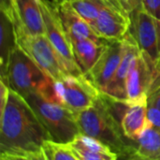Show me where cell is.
I'll return each instance as SVG.
<instances>
[{
    "label": "cell",
    "mask_w": 160,
    "mask_h": 160,
    "mask_svg": "<svg viewBox=\"0 0 160 160\" xmlns=\"http://www.w3.org/2000/svg\"><path fill=\"white\" fill-rule=\"evenodd\" d=\"M49 133L21 95L9 89L4 110L0 112V154L16 155L42 149Z\"/></svg>",
    "instance_id": "6da1fadb"
},
{
    "label": "cell",
    "mask_w": 160,
    "mask_h": 160,
    "mask_svg": "<svg viewBox=\"0 0 160 160\" xmlns=\"http://www.w3.org/2000/svg\"><path fill=\"white\" fill-rule=\"evenodd\" d=\"M75 116L81 134L102 142L120 158H127L136 153L134 142L124 135L104 94H100L92 107L76 112Z\"/></svg>",
    "instance_id": "7a4b0ae2"
},
{
    "label": "cell",
    "mask_w": 160,
    "mask_h": 160,
    "mask_svg": "<svg viewBox=\"0 0 160 160\" xmlns=\"http://www.w3.org/2000/svg\"><path fill=\"white\" fill-rule=\"evenodd\" d=\"M24 99L49 133L52 142L68 144L81 134L75 112L66 106L50 101L38 93H31Z\"/></svg>",
    "instance_id": "3957f363"
},
{
    "label": "cell",
    "mask_w": 160,
    "mask_h": 160,
    "mask_svg": "<svg viewBox=\"0 0 160 160\" xmlns=\"http://www.w3.org/2000/svg\"><path fill=\"white\" fill-rule=\"evenodd\" d=\"M0 80L22 98L31 93L46 96L54 81L19 47L11 52L6 76Z\"/></svg>",
    "instance_id": "277c9868"
},
{
    "label": "cell",
    "mask_w": 160,
    "mask_h": 160,
    "mask_svg": "<svg viewBox=\"0 0 160 160\" xmlns=\"http://www.w3.org/2000/svg\"><path fill=\"white\" fill-rule=\"evenodd\" d=\"M13 25L17 47L22 50L41 70L58 82L68 75L60 56L45 35L31 36L19 25L15 23Z\"/></svg>",
    "instance_id": "5b68a950"
},
{
    "label": "cell",
    "mask_w": 160,
    "mask_h": 160,
    "mask_svg": "<svg viewBox=\"0 0 160 160\" xmlns=\"http://www.w3.org/2000/svg\"><path fill=\"white\" fill-rule=\"evenodd\" d=\"M39 2L44 21L45 36L60 56L68 75L85 76L74 57L71 40L59 17L57 5L50 0H39Z\"/></svg>",
    "instance_id": "8992f818"
},
{
    "label": "cell",
    "mask_w": 160,
    "mask_h": 160,
    "mask_svg": "<svg viewBox=\"0 0 160 160\" xmlns=\"http://www.w3.org/2000/svg\"><path fill=\"white\" fill-rule=\"evenodd\" d=\"M129 32L141 52L160 67V22L142 6L130 15Z\"/></svg>",
    "instance_id": "52a82bcc"
},
{
    "label": "cell",
    "mask_w": 160,
    "mask_h": 160,
    "mask_svg": "<svg viewBox=\"0 0 160 160\" xmlns=\"http://www.w3.org/2000/svg\"><path fill=\"white\" fill-rule=\"evenodd\" d=\"M56 83L61 103L75 113L92 107L101 94L86 76L68 75Z\"/></svg>",
    "instance_id": "ba28073f"
},
{
    "label": "cell",
    "mask_w": 160,
    "mask_h": 160,
    "mask_svg": "<svg viewBox=\"0 0 160 160\" xmlns=\"http://www.w3.org/2000/svg\"><path fill=\"white\" fill-rule=\"evenodd\" d=\"M5 10L13 23L31 36L45 35L44 21L39 0H1Z\"/></svg>",
    "instance_id": "9c48e42d"
},
{
    "label": "cell",
    "mask_w": 160,
    "mask_h": 160,
    "mask_svg": "<svg viewBox=\"0 0 160 160\" xmlns=\"http://www.w3.org/2000/svg\"><path fill=\"white\" fill-rule=\"evenodd\" d=\"M159 75L160 67L141 52L127 81V100L134 102L147 98L153 82Z\"/></svg>",
    "instance_id": "30bf717a"
},
{
    "label": "cell",
    "mask_w": 160,
    "mask_h": 160,
    "mask_svg": "<svg viewBox=\"0 0 160 160\" xmlns=\"http://www.w3.org/2000/svg\"><path fill=\"white\" fill-rule=\"evenodd\" d=\"M124 54V42L121 40L109 41L108 46L93 68L85 75L89 81L104 93L110 82L116 73Z\"/></svg>",
    "instance_id": "8fae6325"
},
{
    "label": "cell",
    "mask_w": 160,
    "mask_h": 160,
    "mask_svg": "<svg viewBox=\"0 0 160 160\" xmlns=\"http://www.w3.org/2000/svg\"><path fill=\"white\" fill-rule=\"evenodd\" d=\"M124 42V54L122 61L119 65V68L114 74L113 78L110 82L109 85L107 86L106 90L103 94L107 95L108 97L122 100H127V81L128 75L133 68L139 55L141 54V50L136 43L135 39L133 38L130 32L123 38Z\"/></svg>",
    "instance_id": "7c38bea8"
},
{
    "label": "cell",
    "mask_w": 160,
    "mask_h": 160,
    "mask_svg": "<svg viewBox=\"0 0 160 160\" xmlns=\"http://www.w3.org/2000/svg\"><path fill=\"white\" fill-rule=\"evenodd\" d=\"M130 16L123 9L105 5L93 24L96 33L107 41L123 39L129 32Z\"/></svg>",
    "instance_id": "4fadbf2b"
},
{
    "label": "cell",
    "mask_w": 160,
    "mask_h": 160,
    "mask_svg": "<svg viewBox=\"0 0 160 160\" xmlns=\"http://www.w3.org/2000/svg\"><path fill=\"white\" fill-rule=\"evenodd\" d=\"M147 98L128 102L124 112L120 125L124 135L132 142L137 141L142 132L149 127Z\"/></svg>",
    "instance_id": "5bb4252c"
},
{
    "label": "cell",
    "mask_w": 160,
    "mask_h": 160,
    "mask_svg": "<svg viewBox=\"0 0 160 160\" xmlns=\"http://www.w3.org/2000/svg\"><path fill=\"white\" fill-rule=\"evenodd\" d=\"M56 5L63 26L70 39L104 40L96 33L94 28L72 8L69 2H63Z\"/></svg>",
    "instance_id": "9a60e30c"
},
{
    "label": "cell",
    "mask_w": 160,
    "mask_h": 160,
    "mask_svg": "<svg viewBox=\"0 0 160 160\" xmlns=\"http://www.w3.org/2000/svg\"><path fill=\"white\" fill-rule=\"evenodd\" d=\"M80 160H117L118 156L102 142L79 134L68 144Z\"/></svg>",
    "instance_id": "2e32d148"
},
{
    "label": "cell",
    "mask_w": 160,
    "mask_h": 160,
    "mask_svg": "<svg viewBox=\"0 0 160 160\" xmlns=\"http://www.w3.org/2000/svg\"><path fill=\"white\" fill-rule=\"evenodd\" d=\"M73 54L81 68L86 75L96 65L108 46L107 40L96 41L92 39H70Z\"/></svg>",
    "instance_id": "e0dca14e"
},
{
    "label": "cell",
    "mask_w": 160,
    "mask_h": 160,
    "mask_svg": "<svg viewBox=\"0 0 160 160\" xmlns=\"http://www.w3.org/2000/svg\"><path fill=\"white\" fill-rule=\"evenodd\" d=\"M17 47L16 36L12 20L8 14L1 9L0 19V78L7 73V68L11 52Z\"/></svg>",
    "instance_id": "ac0fdd59"
},
{
    "label": "cell",
    "mask_w": 160,
    "mask_h": 160,
    "mask_svg": "<svg viewBox=\"0 0 160 160\" xmlns=\"http://www.w3.org/2000/svg\"><path fill=\"white\" fill-rule=\"evenodd\" d=\"M134 146L136 153L146 160H160V130L149 125Z\"/></svg>",
    "instance_id": "d6986e66"
},
{
    "label": "cell",
    "mask_w": 160,
    "mask_h": 160,
    "mask_svg": "<svg viewBox=\"0 0 160 160\" xmlns=\"http://www.w3.org/2000/svg\"><path fill=\"white\" fill-rule=\"evenodd\" d=\"M69 4L91 26H93L97 21L102 8L108 5L104 0H73L70 1Z\"/></svg>",
    "instance_id": "ffe728a7"
},
{
    "label": "cell",
    "mask_w": 160,
    "mask_h": 160,
    "mask_svg": "<svg viewBox=\"0 0 160 160\" xmlns=\"http://www.w3.org/2000/svg\"><path fill=\"white\" fill-rule=\"evenodd\" d=\"M42 149L50 160H80L68 144L47 141Z\"/></svg>",
    "instance_id": "44dd1931"
},
{
    "label": "cell",
    "mask_w": 160,
    "mask_h": 160,
    "mask_svg": "<svg viewBox=\"0 0 160 160\" xmlns=\"http://www.w3.org/2000/svg\"><path fill=\"white\" fill-rule=\"evenodd\" d=\"M1 158L5 160H50L44 153L43 149L16 155H1Z\"/></svg>",
    "instance_id": "7402d4cb"
},
{
    "label": "cell",
    "mask_w": 160,
    "mask_h": 160,
    "mask_svg": "<svg viewBox=\"0 0 160 160\" xmlns=\"http://www.w3.org/2000/svg\"><path fill=\"white\" fill-rule=\"evenodd\" d=\"M148 107H153L160 110V75L153 82L147 95Z\"/></svg>",
    "instance_id": "603a6c76"
},
{
    "label": "cell",
    "mask_w": 160,
    "mask_h": 160,
    "mask_svg": "<svg viewBox=\"0 0 160 160\" xmlns=\"http://www.w3.org/2000/svg\"><path fill=\"white\" fill-rule=\"evenodd\" d=\"M143 8L160 22V0H142Z\"/></svg>",
    "instance_id": "cb8c5ba5"
},
{
    "label": "cell",
    "mask_w": 160,
    "mask_h": 160,
    "mask_svg": "<svg viewBox=\"0 0 160 160\" xmlns=\"http://www.w3.org/2000/svg\"><path fill=\"white\" fill-rule=\"evenodd\" d=\"M119 3L128 15L142 6V0H119Z\"/></svg>",
    "instance_id": "d4e9b609"
},
{
    "label": "cell",
    "mask_w": 160,
    "mask_h": 160,
    "mask_svg": "<svg viewBox=\"0 0 160 160\" xmlns=\"http://www.w3.org/2000/svg\"><path fill=\"white\" fill-rule=\"evenodd\" d=\"M147 114L150 126L160 130V110L153 107H148Z\"/></svg>",
    "instance_id": "484cf974"
},
{
    "label": "cell",
    "mask_w": 160,
    "mask_h": 160,
    "mask_svg": "<svg viewBox=\"0 0 160 160\" xmlns=\"http://www.w3.org/2000/svg\"><path fill=\"white\" fill-rule=\"evenodd\" d=\"M9 89L10 88L8 87V85L2 80H0V112L4 110L7 104L9 95Z\"/></svg>",
    "instance_id": "4316f807"
},
{
    "label": "cell",
    "mask_w": 160,
    "mask_h": 160,
    "mask_svg": "<svg viewBox=\"0 0 160 160\" xmlns=\"http://www.w3.org/2000/svg\"><path fill=\"white\" fill-rule=\"evenodd\" d=\"M106 2H107L110 6H112V7H115V8H117L123 9L122 7H121V5H120V3H119V0H106ZM123 10H124V9H123Z\"/></svg>",
    "instance_id": "83f0119b"
},
{
    "label": "cell",
    "mask_w": 160,
    "mask_h": 160,
    "mask_svg": "<svg viewBox=\"0 0 160 160\" xmlns=\"http://www.w3.org/2000/svg\"><path fill=\"white\" fill-rule=\"evenodd\" d=\"M126 160H146L145 158H143L142 157H141L139 154H137V153H135V154H133V155H131V156H129V157H128Z\"/></svg>",
    "instance_id": "f1b7e54d"
},
{
    "label": "cell",
    "mask_w": 160,
    "mask_h": 160,
    "mask_svg": "<svg viewBox=\"0 0 160 160\" xmlns=\"http://www.w3.org/2000/svg\"><path fill=\"white\" fill-rule=\"evenodd\" d=\"M55 4H61L63 2H70V1H73V0H52Z\"/></svg>",
    "instance_id": "f546056e"
},
{
    "label": "cell",
    "mask_w": 160,
    "mask_h": 160,
    "mask_svg": "<svg viewBox=\"0 0 160 160\" xmlns=\"http://www.w3.org/2000/svg\"><path fill=\"white\" fill-rule=\"evenodd\" d=\"M104 1H105V2H106V0H104ZM106 3H107V2H106ZM107 4H108V3H107ZM108 5H109V4H108Z\"/></svg>",
    "instance_id": "4dcf8cb0"
},
{
    "label": "cell",
    "mask_w": 160,
    "mask_h": 160,
    "mask_svg": "<svg viewBox=\"0 0 160 160\" xmlns=\"http://www.w3.org/2000/svg\"><path fill=\"white\" fill-rule=\"evenodd\" d=\"M1 160H5V159H2V158H1Z\"/></svg>",
    "instance_id": "1f68e13d"
}]
</instances>
